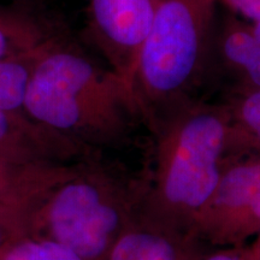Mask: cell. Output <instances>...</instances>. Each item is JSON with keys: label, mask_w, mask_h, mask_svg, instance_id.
<instances>
[{"label": "cell", "mask_w": 260, "mask_h": 260, "mask_svg": "<svg viewBox=\"0 0 260 260\" xmlns=\"http://www.w3.org/2000/svg\"><path fill=\"white\" fill-rule=\"evenodd\" d=\"M206 82H216L226 90V98L260 90V21L217 5Z\"/></svg>", "instance_id": "obj_6"}, {"label": "cell", "mask_w": 260, "mask_h": 260, "mask_svg": "<svg viewBox=\"0 0 260 260\" xmlns=\"http://www.w3.org/2000/svg\"><path fill=\"white\" fill-rule=\"evenodd\" d=\"M216 0H160L136 63L133 87L152 129L205 84Z\"/></svg>", "instance_id": "obj_3"}, {"label": "cell", "mask_w": 260, "mask_h": 260, "mask_svg": "<svg viewBox=\"0 0 260 260\" xmlns=\"http://www.w3.org/2000/svg\"><path fill=\"white\" fill-rule=\"evenodd\" d=\"M246 260H260V229L255 234V240L248 247L245 246Z\"/></svg>", "instance_id": "obj_17"}, {"label": "cell", "mask_w": 260, "mask_h": 260, "mask_svg": "<svg viewBox=\"0 0 260 260\" xmlns=\"http://www.w3.org/2000/svg\"><path fill=\"white\" fill-rule=\"evenodd\" d=\"M69 162H25L0 157V200L32 205Z\"/></svg>", "instance_id": "obj_9"}, {"label": "cell", "mask_w": 260, "mask_h": 260, "mask_svg": "<svg viewBox=\"0 0 260 260\" xmlns=\"http://www.w3.org/2000/svg\"><path fill=\"white\" fill-rule=\"evenodd\" d=\"M58 31L56 25L28 10L0 8V60L30 54Z\"/></svg>", "instance_id": "obj_10"}, {"label": "cell", "mask_w": 260, "mask_h": 260, "mask_svg": "<svg viewBox=\"0 0 260 260\" xmlns=\"http://www.w3.org/2000/svg\"><path fill=\"white\" fill-rule=\"evenodd\" d=\"M32 205L0 200V253L18 237L27 235Z\"/></svg>", "instance_id": "obj_14"}, {"label": "cell", "mask_w": 260, "mask_h": 260, "mask_svg": "<svg viewBox=\"0 0 260 260\" xmlns=\"http://www.w3.org/2000/svg\"><path fill=\"white\" fill-rule=\"evenodd\" d=\"M155 149V223L190 232L218 187L228 151L224 104L190 103L161 119Z\"/></svg>", "instance_id": "obj_2"}, {"label": "cell", "mask_w": 260, "mask_h": 260, "mask_svg": "<svg viewBox=\"0 0 260 260\" xmlns=\"http://www.w3.org/2000/svg\"><path fill=\"white\" fill-rule=\"evenodd\" d=\"M130 222L128 201L111 176L69 165L34 204L27 235L59 242L84 260H105Z\"/></svg>", "instance_id": "obj_4"}, {"label": "cell", "mask_w": 260, "mask_h": 260, "mask_svg": "<svg viewBox=\"0 0 260 260\" xmlns=\"http://www.w3.org/2000/svg\"><path fill=\"white\" fill-rule=\"evenodd\" d=\"M41 47L27 56L0 60V107L22 112L32 65Z\"/></svg>", "instance_id": "obj_12"}, {"label": "cell", "mask_w": 260, "mask_h": 260, "mask_svg": "<svg viewBox=\"0 0 260 260\" xmlns=\"http://www.w3.org/2000/svg\"><path fill=\"white\" fill-rule=\"evenodd\" d=\"M159 4L160 0H87V37L107 67L132 87Z\"/></svg>", "instance_id": "obj_5"}, {"label": "cell", "mask_w": 260, "mask_h": 260, "mask_svg": "<svg viewBox=\"0 0 260 260\" xmlns=\"http://www.w3.org/2000/svg\"><path fill=\"white\" fill-rule=\"evenodd\" d=\"M0 260H84L67 246L53 240L23 235L0 253Z\"/></svg>", "instance_id": "obj_13"}, {"label": "cell", "mask_w": 260, "mask_h": 260, "mask_svg": "<svg viewBox=\"0 0 260 260\" xmlns=\"http://www.w3.org/2000/svg\"><path fill=\"white\" fill-rule=\"evenodd\" d=\"M22 112L87 149L121 144L145 121L132 84L60 31L39 51Z\"/></svg>", "instance_id": "obj_1"}, {"label": "cell", "mask_w": 260, "mask_h": 260, "mask_svg": "<svg viewBox=\"0 0 260 260\" xmlns=\"http://www.w3.org/2000/svg\"><path fill=\"white\" fill-rule=\"evenodd\" d=\"M177 233L158 223L130 222L105 260H189Z\"/></svg>", "instance_id": "obj_8"}, {"label": "cell", "mask_w": 260, "mask_h": 260, "mask_svg": "<svg viewBox=\"0 0 260 260\" xmlns=\"http://www.w3.org/2000/svg\"><path fill=\"white\" fill-rule=\"evenodd\" d=\"M217 4L243 18L260 21V0H216Z\"/></svg>", "instance_id": "obj_15"}, {"label": "cell", "mask_w": 260, "mask_h": 260, "mask_svg": "<svg viewBox=\"0 0 260 260\" xmlns=\"http://www.w3.org/2000/svg\"><path fill=\"white\" fill-rule=\"evenodd\" d=\"M200 260H246L245 246L240 247H220Z\"/></svg>", "instance_id": "obj_16"}, {"label": "cell", "mask_w": 260, "mask_h": 260, "mask_svg": "<svg viewBox=\"0 0 260 260\" xmlns=\"http://www.w3.org/2000/svg\"><path fill=\"white\" fill-rule=\"evenodd\" d=\"M88 151L23 112L0 107V157L25 162H69Z\"/></svg>", "instance_id": "obj_7"}, {"label": "cell", "mask_w": 260, "mask_h": 260, "mask_svg": "<svg viewBox=\"0 0 260 260\" xmlns=\"http://www.w3.org/2000/svg\"><path fill=\"white\" fill-rule=\"evenodd\" d=\"M226 155L260 154V90L226 98Z\"/></svg>", "instance_id": "obj_11"}]
</instances>
